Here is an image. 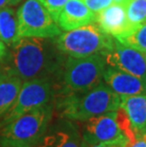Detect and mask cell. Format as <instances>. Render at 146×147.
<instances>
[{
    "instance_id": "obj_22",
    "label": "cell",
    "mask_w": 146,
    "mask_h": 147,
    "mask_svg": "<svg viewBox=\"0 0 146 147\" xmlns=\"http://www.w3.org/2000/svg\"><path fill=\"white\" fill-rule=\"evenodd\" d=\"M6 55V46L1 40H0V60Z\"/></svg>"
},
{
    "instance_id": "obj_25",
    "label": "cell",
    "mask_w": 146,
    "mask_h": 147,
    "mask_svg": "<svg viewBox=\"0 0 146 147\" xmlns=\"http://www.w3.org/2000/svg\"><path fill=\"white\" fill-rule=\"evenodd\" d=\"M0 147H14V146H0Z\"/></svg>"
},
{
    "instance_id": "obj_26",
    "label": "cell",
    "mask_w": 146,
    "mask_h": 147,
    "mask_svg": "<svg viewBox=\"0 0 146 147\" xmlns=\"http://www.w3.org/2000/svg\"><path fill=\"white\" fill-rule=\"evenodd\" d=\"M145 57H146V53H145Z\"/></svg>"
},
{
    "instance_id": "obj_14",
    "label": "cell",
    "mask_w": 146,
    "mask_h": 147,
    "mask_svg": "<svg viewBox=\"0 0 146 147\" xmlns=\"http://www.w3.org/2000/svg\"><path fill=\"white\" fill-rule=\"evenodd\" d=\"M120 107L125 113L135 140L146 139V95L120 97Z\"/></svg>"
},
{
    "instance_id": "obj_1",
    "label": "cell",
    "mask_w": 146,
    "mask_h": 147,
    "mask_svg": "<svg viewBox=\"0 0 146 147\" xmlns=\"http://www.w3.org/2000/svg\"><path fill=\"white\" fill-rule=\"evenodd\" d=\"M11 47L9 67L5 71L25 82L38 78H50L62 74L63 55L56 37H23Z\"/></svg>"
},
{
    "instance_id": "obj_6",
    "label": "cell",
    "mask_w": 146,
    "mask_h": 147,
    "mask_svg": "<svg viewBox=\"0 0 146 147\" xmlns=\"http://www.w3.org/2000/svg\"><path fill=\"white\" fill-rule=\"evenodd\" d=\"M85 123L82 138L87 147H129L133 142L120 127L117 110L95 116Z\"/></svg>"
},
{
    "instance_id": "obj_18",
    "label": "cell",
    "mask_w": 146,
    "mask_h": 147,
    "mask_svg": "<svg viewBox=\"0 0 146 147\" xmlns=\"http://www.w3.org/2000/svg\"><path fill=\"white\" fill-rule=\"evenodd\" d=\"M117 40L146 53V24L138 27L125 36Z\"/></svg>"
},
{
    "instance_id": "obj_9",
    "label": "cell",
    "mask_w": 146,
    "mask_h": 147,
    "mask_svg": "<svg viewBox=\"0 0 146 147\" xmlns=\"http://www.w3.org/2000/svg\"><path fill=\"white\" fill-rule=\"evenodd\" d=\"M106 65L125 71L146 82L145 53L114 38L109 49L102 52Z\"/></svg>"
},
{
    "instance_id": "obj_4",
    "label": "cell",
    "mask_w": 146,
    "mask_h": 147,
    "mask_svg": "<svg viewBox=\"0 0 146 147\" xmlns=\"http://www.w3.org/2000/svg\"><path fill=\"white\" fill-rule=\"evenodd\" d=\"M106 62L102 53L83 58L69 57L62 71L60 95L85 92L102 82Z\"/></svg>"
},
{
    "instance_id": "obj_19",
    "label": "cell",
    "mask_w": 146,
    "mask_h": 147,
    "mask_svg": "<svg viewBox=\"0 0 146 147\" xmlns=\"http://www.w3.org/2000/svg\"><path fill=\"white\" fill-rule=\"evenodd\" d=\"M41 4L46 9L53 19L56 21L60 14L61 11L63 10L64 6L67 4L68 0H38Z\"/></svg>"
},
{
    "instance_id": "obj_20",
    "label": "cell",
    "mask_w": 146,
    "mask_h": 147,
    "mask_svg": "<svg viewBox=\"0 0 146 147\" xmlns=\"http://www.w3.org/2000/svg\"><path fill=\"white\" fill-rule=\"evenodd\" d=\"M85 4L94 13H97L104 8L113 2V0H85Z\"/></svg>"
},
{
    "instance_id": "obj_13",
    "label": "cell",
    "mask_w": 146,
    "mask_h": 147,
    "mask_svg": "<svg viewBox=\"0 0 146 147\" xmlns=\"http://www.w3.org/2000/svg\"><path fill=\"white\" fill-rule=\"evenodd\" d=\"M95 22V13L85 0H68L56 20L62 30H71Z\"/></svg>"
},
{
    "instance_id": "obj_21",
    "label": "cell",
    "mask_w": 146,
    "mask_h": 147,
    "mask_svg": "<svg viewBox=\"0 0 146 147\" xmlns=\"http://www.w3.org/2000/svg\"><path fill=\"white\" fill-rule=\"evenodd\" d=\"M22 0H0V9L5 7H13L19 4Z\"/></svg>"
},
{
    "instance_id": "obj_8",
    "label": "cell",
    "mask_w": 146,
    "mask_h": 147,
    "mask_svg": "<svg viewBox=\"0 0 146 147\" xmlns=\"http://www.w3.org/2000/svg\"><path fill=\"white\" fill-rule=\"evenodd\" d=\"M62 33L56 21L38 0H25L17 10V40L23 37H50Z\"/></svg>"
},
{
    "instance_id": "obj_5",
    "label": "cell",
    "mask_w": 146,
    "mask_h": 147,
    "mask_svg": "<svg viewBox=\"0 0 146 147\" xmlns=\"http://www.w3.org/2000/svg\"><path fill=\"white\" fill-rule=\"evenodd\" d=\"M114 37L107 35L93 22L67 30L56 37L59 49L69 57L83 58L109 49Z\"/></svg>"
},
{
    "instance_id": "obj_17",
    "label": "cell",
    "mask_w": 146,
    "mask_h": 147,
    "mask_svg": "<svg viewBox=\"0 0 146 147\" xmlns=\"http://www.w3.org/2000/svg\"><path fill=\"white\" fill-rule=\"evenodd\" d=\"M125 7L127 19L133 29L146 24V0H129Z\"/></svg>"
},
{
    "instance_id": "obj_24",
    "label": "cell",
    "mask_w": 146,
    "mask_h": 147,
    "mask_svg": "<svg viewBox=\"0 0 146 147\" xmlns=\"http://www.w3.org/2000/svg\"><path fill=\"white\" fill-rule=\"evenodd\" d=\"M5 74H6L5 69H3V68L1 67V65H0V80H1L3 77H4Z\"/></svg>"
},
{
    "instance_id": "obj_7",
    "label": "cell",
    "mask_w": 146,
    "mask_h": 147,
    "mask_svg": "<svg viewBox=\"0 0 146 147\" xmlns=\"http://www.w3.org/2000/svg\"><path fill=\"white\" fill-rule=\"evenodd\" d=\"M55 83L50 78H38L23 82L13 105L0 119V127L26 112L54 102Z\"/></svg>"
},
{
    "instance_id": "obj_15",
    "label": "cell",
    "mask_w": 146,
    "mask_h": 147,
    "mask_svg": "<svg viewBox=\"0 0 146 147\" xmlns=\"http://www.w3.org/2000/svg\"><path fill=\"white\" fill-rule=\"evenodd\" d=\"M22 84L20 78L8 72L0 80V119L13 105Z\"/></svg>"
},
{
    "instance_id": "obj_2",
    "label": "cell",
    "mask_w": 146,
    "mask_h": 147,
    "mask_svg": "<svg viewBox=\"0 0 146 147\" xmlns=\"http://www.w3.org/2000/svg\"><path fill=\"white\" fill-rule=\"evenodd\" d=\"M120 100L122 98L102 81L87 91L59 95L54 108L63 119L85 121L95 116L118 110Z\"/></svg>"
},
{
    "instance_id": "obj_23",
    "label": "cell",
    "mask_w": 146,
    "mask_h": 147,
    "mask_svg": "<svg viewBox=\"0 0 146 147\" xmlns=\"http://www.w3.org/2000/svg\"><path fill=\"white\" fill-rule=\"evenodd\" d=\"M113 2H116V3H120V4H124V5H126L127 3L129 2V0H113Z\"/></svg>"
},
{
    "instance_id": "obj_3",
    "label": "cell",
    "mask_w": 146,
    "mask_h": 147,
    "mask_svg": "<svg viewBox=\"0 0 146 147\" xmlns=\"http://www.w3.org/2000/svg\"><path fill=\"white\" fill-rule=\"evenodd\" d=\"M54 102L24 113L0 127V146L37 147L51 123Z\"/></svg>"
},
{
    "instance_id": "obj_11",
    "label": "cell",
    "mask_w": 146,
    "mask_h": 147,
    "mask_svg": "<svg viewBox=\"0 0 146 147\" xmlns=\"http://www.w3.org/2000/svg\"><path fill=\"white\" fill-rule=\"evenodd\" d=\"M37 147H87L72 121L63 119L50 123Z\"/></svg>"
},
{
    "instance_id": "obj_16",
    "label": "cell",
    "mask_w": 146,
    "mask_h": 147,
    "mask_svg": "<svg viewBox=\"0 0 146 147\" xmlns=\"http://www.w3.org/2000/svg\"><path fill=\"white\" fill-rule=\"evenodd\" d=\"M0 40L8 46L17 41V11L11 7L0 9Z\"/></svg>"
},
{
    "instance_id": "obj_10",
    "label": "cell",
    "mask_w": 146,
    "mask_h": 147,
    "mask_svg": "<svg viewBox=\"0 0 146 147\" xmlns=\"http://www.w3.org/2000/svg\"><path fill=\"white\" fill-rule=\"evenodd\" d=\"M95 23L104 33L116 39L134 30L127 19L125 5L116 2L95 13Z\"/></svg>"
},
{
    "instance_id": "obj_12",
    "label": "cell",
    "mask_w": 146,
    "mask_h": 147,
    "mask_svg": "<svg viewBox=\"0 0 146 147\" xmlns=\"http://www.w3.org/2000/svg\"><path fill=\"white\" fill-rule=\"evenodd\" d=\"M102 81L120 97L146 95V82L141 78L106 65Z\"/></svg>"
}]
</instances>
